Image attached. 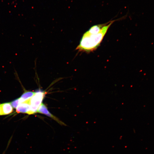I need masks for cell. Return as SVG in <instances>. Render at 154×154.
<instances>
[{
	"instance_id": "1",
	"label": "cell",
	"mask_w": 154,
	"mask_h": 154,
	"mask_svg": "<svg viewBox=\"0 0 154 154\" xmlns=\"http://www.w3.org/2000/svg\"><path fill=\"white\" fill-rule=\"evenodd\" d=\"M114 21L105 24L92 26L85 33L76 49L89 52L95 50L100 44L108 30Z\"/></svg>"
},
{
	"instance_id": "2",
	"label": "cell",
	"mask_w": 154,
	"mask_h": 154,
	"mask_svg": "<svg viewBox=\"0 0 154 154\" xmlns=\"http://www.w3.org/2000/svg\"><path fill=\"white\" fill-rule=\"evenodd\" d=\"M44 95V93L43 92L39 91L35 93L29 101L30 110L28 114H33L37 112L38 107L42 104Z\"/></svg>"
},
{
	"instance_id": "3",
	"label": "cell",
	"mask_w": 154,
	"mask_h": 154,
	"mask_svg": "<svg viewBox=\"0 0 154 154\" xmlns=\"http://www.w3.org/2000/svg\"><path fill=\"white\" fill-rule=\"evenodd\" d=\"M37 112L45 114L50 117L61 125H66L64 123L50 113L48 111L46 106L42 103L38 107Z\"/></svg>"
},
{
	"instance_id": "4",
	"label": "cell",
	"mask_w": 154,
	"mask_h": 154,
	"mask_svg": "<svg viewBox=\"0 0 154 154\" xmlns=\"http://www.w3.org/2000/svg\"><path fill=\"white\" fill-rule=\"evenodd\" d=\"M13 110V107L10 103H5L0 105L1 115L9 114L11 113Z\"/></svg>"
},
{
	"instance_id": "5",
	"label": "cell",
	"mask_w": 154,
	"mask_h": 154,
	"mask_svg": "<svg viewBox=\"0 0 154 154\" xmlns=\"http://www.w3.org/2000/svg\"><path fill=\"white\" fill-rule=\"evenodd\" d=\"M17 113L28 114L30 110V105L29 102L20 103L16 108Z\"/></svg>"
},
{
	"instance_id": "6",
	"label": "cell",
	"mask_w": 154,
	"mask_h": 154,
	"mask_svg": "<svg viewBox=\"0 0 154 154\" xmlns=\"http://www.w3.org/2000/svg\"><path fill=\"white\" fill-rule=\"evenodd\" d=\"M36 92L31 91L25 92L19 98L20 103L29 102L30 99L33 96Z\"/></svg>"
},
{
	"instance_id": "7",
	"label": "cell",
	"mask_w": 154,
	"mask_h": 154,
	"mask_svg": "<svg viewBox=\"0 0 154 154\" xmlns=\"http://www.w3.org/2000/svg\"><path fill=\"white\" fill-rule=\"evenodd\" d=\"M10 103L13 108H16L20 104L19 98H18L13 100Z\"/></svg>"
},
{
	"instance_id": "8",
	"label": "cell",
	"mask_w": 154,
	"mask_h": 154,
	"mask_svg": "<svg viewBox=\"0 0 154 154\" xmlns=\"http://www.w3.org/2000/svg\"><path fill=\"white\" fill-rule=\"evenodd\" d=\"M0 115H1L0 111Z\"/></svg>"
},
{
	"instance_id": "9",
	"label": "cell",
	"mask_w": 154,
	"mask_h": 154,
	"mask_svg": "<svg viewBox=\"0 0 154 154\" xmlns=\"http://www.w3.org/2000/svg\"><path fill=\"white\" fill-rule=\"evenodd\" d=\"M3 154H4V153H3Z\"/></svg>"
}]
</instances>
